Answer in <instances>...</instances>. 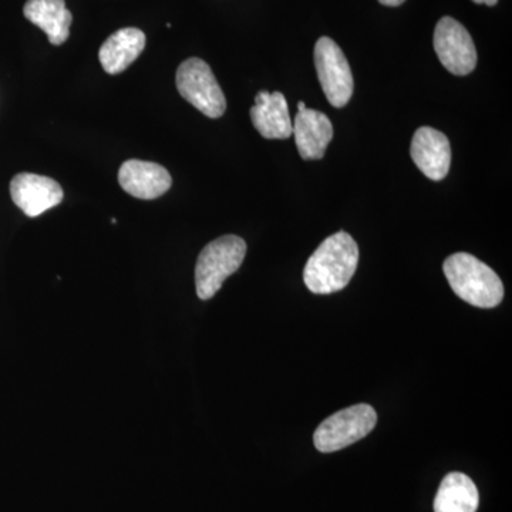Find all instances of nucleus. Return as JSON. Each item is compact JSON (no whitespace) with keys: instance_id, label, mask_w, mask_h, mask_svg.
<instances>
[{"instance_id":"14","label":"nucleus","mask_w":512,"mask_h":512,"mask_svg":"<svg viewBox=\"0 0 512 512\" xmlns=\"http://www.w3.org/2000/svg\"><path fill=\"white\" fill-rule=\"evenodd\" d=\"M146 47V35L140 29L117 30L103 43L99 59L104 72L119 74L128 69Z\"/></svg>"},{"instance_id":"12","label":"nucleus","mask_w":512,"mask_h":512,"mask_svg":"<svg viewBox=\"0 0 512 512\" xmlns=\"http://www.w3.org/2000/svg\"><path fill=\"white\" fill-rule=\"evenodd\" d=\"M252 124L268 140H286L292 136V121L284 94L261 92L251 109Z\"/></svg>"},{"instance_id":"2","label":"nucleus","mask_w":512,"mask_h":512,"mask_svg":"<svg viewBox=\"0 0 512 512\" xmlns=\"http://www.w3.org/2000/svg\"><path fill=\"white\" fill-rule=\"evenodd\" d=\"M443 271L454 293L470 305L491 309L503 301L504 285L500 276L476 256L466 252L448 256Z\"/></svg>"},{"instance_id":"3","label":"nucleus","mask_w":512,"mask_h":512,"mask_svg":"<svg viewBox=\"0 0 512 512\" xmlns=\"http://www.w3.org/2000/svg\"><path fill=\"white\" fill-rule=\"evenodd\" d=\"M247 255V244L237 235H225L202 249L195 266V288L202 301L214 298L225 279L238 271Z\"/></svg>"},{"instance_id":"1","label":"nucleus","mask_w":512,"mask_h":512,"mask_svg":"<svg viewBox=\"0 0 512 512\" xmlns=\"http://www.w3.org/2000/svg\"><path fill=\"white\" fill-rule=\"evenodd\" d=\"M359 265V248L348 232L326 238L313 252L303 271V281L316 295H329L348 286Z\"/></svg>"},{"instance_id":"17","label":"nucleus","mask_w":512,"mask_h":512,"mask_svg":"<svg viewBox=\"0 0 512 512\" xmlns=\"http://www.w3.org/2000/svg\"><path fill=\"white\" fill-rule=\"evenodd\" d=\"M477 5H487V6H495L498 3V0H473Z\"/></svg>"},{"instance_id":"4","label":"nucleus","mask_w":512,"mask_h":512,"mask_svg":"<svg viewBox=\"0 0 512 512\" xmlns=\"http://www.w3.org/2000/svg\"><path fill=\"white\" fill-rule=\"evenodd\" d=\"M377 414L369 404H356L322 421L313 443L322 453H333L365 439L375 429Z\"/></svg>"},{"instance_id":"15","label":"nucleus","mask_w":512,"mask_h":512,"mask_svg":"<svg viewBox=\"0 0 512 512\" xmlns=\"http://www.w3.org/2000/svg\"><path fill=\"white\" fill-rule=\"evenodd\" d=\"M480 495L476 484L463 473H450L441 481L434 512H476Z\"/></svg>"},{"instance_id":"13","label":"nucleus","mask_w":512,"mask_h":512,"mask_svg":"<svg viewBox=\"0 0 512 512\" xmlns=\"http://www.w3.org/2000/svg\"><path fill=\"white\" fill-rule=\"evenodd\" d=\"M23 15L46 33L52 45H63L69 39L73 16L64 0H28Z\"/></svg>"},{"instance_id":"16","label":"nucleus","mask_w":512,"mask_h":512,"mask_svg":"<svg viewBox=\"0 0 512 512\" xmlns=\"http://www.w3.org/2000/svg\"><path fill=\"white\" fill-rule=\"evenodd\" d=\"M379 2L384 6H392V8H396V6L403 5L406 0H379Z\"/></svg>"},{"instance_id":"5","label":"nucleus","mask_w":512,"mask_h":512,"mask_svg":"<svg viewBox=\"0 0 512 512\" xmlns=\"http://www.w3.org/2000/svg\"><path fill=\"white\" fill-rule=\"evenodd\" d=\"M177 89L183 99L210 119H218L227 110V100L211 67L198 57H191L177 70Z\"/></svg>"},{"instance_id":"10","label":"nucleus","mask_w":512,"mask_h":512,"mask_svg":"<svg viewBox=\"0 0 512 512\" xmlns=\"http://www.w3.org/2000/svg\"><path fill=\"white\" fill-rule=\"evenodd\" d=\"M119 183L127 194L138 200H156L170 190L173 178L163 165L128 160L120 167Z\"/></svg>"},{"instance_id":"9","label":"nucleus","mask_w":512,"mask_h":512,"mask_svg":"<svg viewBox=\"0 0 512 512\" xmlns=\"http://www.w3.org/2000/svg\"><path fill=\"white\" fill-rule=\"evenodd\" d=\"M410 153L414 164L427 178L433 181L446 178L451 165V147L450 141L441 131L420 127L414 133Z\"/></svg>"},{"instance_id":"6","label":"nucleus","mask_w":512,"mask_h":512,"mask_svg":"<svg viewBox=\"0 0 512 512\" xmlns=\"http://www.w3.org/2000/svg\"><path fill=\"white\" fill-rule=\"evenodd\" d=\"M315 66L326 99L333 107H345L352 99L355 83L345 53L330 37L316 42Z\"/></svg>"},{"instance_id":"8","label":"nucleus","mask_w":512,"mask_h":512,"mask_svg":"<svg viewBox=\"0 0 512 512\" xmlns=\"http://www.w3.org/2000/svg\"><path fill=\"white\" fill-rule=\"evenodd\" d=\"M10 197L25 215L36 218L63 201V190L53 178L22 173L10 181Z\"/></svg>"},{"instance_id":"18","label":"nucleus","mask_w":512,"mask_h":512,"mask_svg":"<svg viewBox=\"0 0 512 512\" xmlns=\"http://www.w3.org/2000/svg\"><path fill=\"white\" fill-rule=\"evenodd\" d=\"M298 109L299 110H303V109H306V104L303 103V101H301V103L298 104Z\"/></svg>"},{"instance_id":"7","label":"nucleus","mask_w":512,"mask_h":512,"mask_svg":"<svg viewBox=\"0 0 512 512\" xmlns=\"http://www.w3.org/2000/svg\"><path fill=\"white\" fill-rule=\"evenodd\" d=\"M434 50L441 64L456 76H467L476 69L477 50L467 29L456 19H440L434 30Z\"/></svg>"},{"instance_id":"11","label":"nucleus","mask_w":512,"mask_h":512,"mask_svg":"<svg viewBox=\"0 0 512 512\" xmlns=\"http://www.w3.org/2000/svg\"><path fill=\"white\" fill-rule=\"evenodd\" d=\"M292 134L303 160H320L332 141L333 126L326 114L303 109L296 114Z\"/></svg>"}]
</instances>
